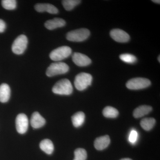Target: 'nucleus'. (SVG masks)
<instances>
[{
  "label": "nucleus",
  "instance_id": "16",
  "mask_svg": "<svg viewBox=\"0 0 160 160\" xmlns=\"http://www.w3.org/2000/svg\"><path fill=\"white\" fill-rule=\"evenodd\" d=\"M152 110V108L149 106L143 105V106H139L136 109H135L133 111V117L136 118L142 117L149 113Z\"/></svg>",
  "mask_w": 160,
  "mask_h": 160
},
{
  "label": "nucleus",
  "instance_id": "20",
  "mask_svg": "<svg viewBox=\"0 0 160 160\" xmlns=\"http://www.w3.org/2000/svg\"><path fill=\"white\" fill-rule=\"evenodd\" d=\"M103 114L104 117L107 118H116L119 114L118 110L111 106H107L103 110Z\"/></svg>",
  "mask_w": 160,
  "mask_h": 160
},
{
  "label": "nucleus",
  "instance_id": "8",
  "mask_svg": "<svg viewBox=\"0 0 160 160\" xmlns=\"http://www.w3.org/2000/svg\"><path fill=\"white\" fill-rule=\"evenodd\" d=\"M16 126L17 131L20 134H24L27 131L29 126V121L27 116L23 113L18 115L16 120Z\"/></svg>",
  "mask_w": 160,
  "mask_h": 160
},
{
  "label": "nucleus",
  "instance_id": "10",
  "mask_svg": "<svg viewBox=\"0 0 160 160\" xmlns=\"http://www.w3.org/2000/svg\"><path fill=\"white\" fill-rule=\"evenodd\" d=\"M73 62L81 67L89 66L91 63V60L87 56L79 52H75L72 56Z\"/></svg>",
  "mask_w": 160,
  "mask_h": 160
},
{
  "label": "nucleus",
  "instance_id": "22",
  "mask_svg": "<svg viewBox=\"0 0 160 160\" xmlns=\"http://www.w3.org/2000/svg\"><path fill=\"white\" fill-rule=\"evenodd\" d=\"M87 157V152L85 149L78 148L75 150L73 160H86Z\"/></svg>",
  "mask_w": 160,
  "mask_h": 160
},
{
  "label": "nucleus",
  "instance_id": "7",
  "mask_svg": "<svg viewBox=\"0 0 160 160\" xmlns=\"http://www.w3.org/2000/svg\"><path fill=\"white\" fill-rule=\"evenodd\" d=\"M28 39L24 35L18 37L13 42L12 49L13 53L17 55L22 54L27 48Z\"/></svg>",
  "mask_w": 160,
  "mask_h": 160
},
{
  "label": "nucleus",
  "instance_id": "1",
  "mask_svg": "<svg viewBox=\"0 0 160 160\" xmlns=\"http://www.w3.org/2000/svg\"><path fill=\"white\" fill-rule=\"evenodd\" d=\"M73 88L71 82L67 79H63L56 83L52 89L53 93L59 95H69L72 93Z\"/></svg>",
  "mask_w": 160,
  "mask_h": 160
},
{
  "label": "nucleus",
  "instance_id": "3",
  "mask_svg": "<svg viewBox=\"0 0 160 160\" xmlns=\"http://www.w3.org/2000/svg\"><path fill=\"white\" fill-rule=\"evenodd\" d=\"M90 34L89 29L82 28L69 32L66 35V39L71 42H83L87 39Z\"/></svg>",
  "mask_w": 160,
  "mask_h": 160
},
{
  "label": "nucleus",
  "instance_id": "15",
  "mask_svg": "<svg viewBox=\"0 0 160 160\" xmlns=\"http://www.w3.org/2000/svg\"><path fill=\"white\" fill-rule=\"evenodd\" d=\"M10 87L9 85L6 83H3L0 86V102L2 103L6 102L10 98Z\"/></svg>",
  "mask_w": 160,
  "mask_h": 160
},
{
  "label": "nucleus",
  "instance_id": "24",
  "mask_svg": "<svg viewBox=\"0 0 160 160\" xmlns=\"http://www.w3.org/2000/svg\"><path fill=\"white\" fill-rule=\"evenodd\" d=\"M2 4L3 8L7 10H13L16 8L17 2L15 0H3Z\"/></svg>",
  "mask_w": 160,
  "mask_h": 160
},
{
  "label": "nucleus",
  "instance_id": "19",
  "mask_svg": "<svg viewBox=\"0 0 160 160\" xmlns=\"http://www.w3.org/2000/svg\"><path fill=\"white\" fill-rule=\"evenodd\" d=\"M155 123V119L153 118H145L141 121L140 125L144 130L149 131L154 127Z\"/></svg>",
  "mask_w": 160,
  "mask_h": 160
},
{
  "label": "nucleus",
  "instance_id": "28",
  "mask_svg": "<svg viewBox=\"0 0 160 160\" xmlns=\"http://www.w3.org/2000/svg\"><path fill=\"white\" fill-rule=\"evenodd\" d=\"M121 160H132L130 158H126L122 159Z\"/></svg>",
  "mask_w": 160,
  "mask_h": 160
},
{
  "label": "nucleus",
  "instance_id": "2",
  "mask_svg": "<svg viewBox=\"0 0 160 160\" xmlns=\"http://www.w3.org/2000/svg\"><path fill=\"white\" fill-rule=\"evenodd\" d=\"M91 75L86 72H81L76 76L74 86L79 91H83L90 86L92 82Z\"/></svg>",
  "mask_w": 160,
  "mask_h": 160
},
{
  "label": "nucleus",
  "instance_id": "18",
  "mask_svg": "<svg viewBox=\"0 0 160 160\" xmlns=\"http://www.w3.org/2000/svg\"><path fill=\"white\" fill-rule=\"evenodd\" d=\"M85 115L82 112H78L72 117V124L75 127L82 126L84 122Z\"/></svg>",
  "mask_w": 160,
  "mask_h": 160
},
{
  "label": "nucleus",
  "instance_id": "25",
  "mask_svg": "<svg viewBox=\"0 0 160 160\" xmlns=\"http://www.w3.org/2000/svg\"><path fill=\"white\" fill-rule=\"evenodd\" d=\"M138 133L137 132L136 130H132L130 132V134L129 138V141L130 142L134 144L136 142L137 140L138 139Z\"/></svg>",
  "mask_w": 160,
  "mask_h": 160
},
{
  "label": "nucleus",
  "instance_id": "29",
  "mask_svg": "<svg viewBox=\"0 0 160 160\" xmlns=\"http://www.w3.org/2000/svg\"><path fill=\"white\" fill-rule=\"evenodd\" d=\"M160 56H159L158 58V61H159V62H160Z\"/></svg>",
  "mask_w": 160,
  "mask_h": 160
},
{
  "label": "nucleus",
  "instance_id": "23",
  "mask_svg": "<svg viewBox=\"0 0 160 160\" xmlns=\"http://www.w3.org/2000/svg\"><path fill=\"white\" fill-rule=\"evenodd\" d=\"M120 58L123 62L129 64H133L136 62L137 59L135 56L133 55L125 53V54H121L120 56Z\"/></svg>",
  "mask_w": 160,
  "mask_h": 160
},
{
  "label": "nucleus",
  "instance_id": "27",
  "mask_svg": "<svg viewBox=\"0 0 160 160\" xmlns=\"http://www.w3.org/2000/svg\"><path fill=\"white\" fill-rule=\"evenodd\" d=\"M152 2L154 3H157V4H159L160 3L159 0H154V1H152Z\"/></svg>",
  "mask_w": 160,
  "mask_h": 160
},
{
  "label": "nucleus",
  "instance_id": "5",
  "mask_svg": "<svg viewBox=\"0 0 160 160\" xmlns=\"http://www.w3.org/2000/svg\"><path fill=\"white\" fill-rule=\"evenodd\" d=\"M72 49L69 46H63L55 49L50 52L49 57L52 60L56 62L69 57L71 54Z\"/></svg>",
  "mask_w": 160,
  "mask_h": 160
},
{
  "label": "nucleus",
  "instance_id": "21",
  "mask_svg": "<svg viewBox=\"0 0 160 160\" xmlns=\"http://www.w3.org/2000/svg\"><path fill=\"white\" fill-rule=\"evenodd\" d=\"M81 2V1L79 0H64L62 1V4L66 10L70 11L79 5Z\"/></svg>",
  "mask_w": 160,
  "mask_h": 160
},
{
  "label": "nucleus",
  "instance_id": "9",
  "mask_svg": "<svg viewBox=\"0 0 160 160\" xmlns=\"http://www.w3.org/2000/svg\"><path fill=\"white\" fill-rule=\"evenodd\" d=\"M110 35L112 38L118 42H127L130 39L129 35L122 29H112L110 31Z\"/></svg>",
  "mask_w": 160,
  "mask_h": 160
},
{
  "label": "nucleus",
  "instance_id": "11",
  "mask_svg": "<svg viewBox=\"0 0 160 160\" xmlns=\"http://www.w3.org/2000/svg\"><path fill=\"white\" fill-rule=\"evenodd\" d=\"M35 9L38 12H47L51 14H57L58 10L55 6L51 4L46 3H38L35 6Z\"/></svg>",
  "mask_w": 160,
  "mask_h": 160
},
{
  "label": "nucleus",
  "instance_id": "12",
  "mask_svg": "<svg viewBox=\"0 0 160 160\" xmlns=\"http://www.w3.org/2000/svg\"><path fill=\"white\" fill-rule=\"evenodd\" d=\"M66 22L63 19L55 18L46 21L45 26L46 29L49 30H53L58 28L62 27L66 25Z\"/></svg>",
  "mask_w": 160,
  "mask_h": 160
},
{
  "label": "nucleus",
  "instance_id": "6",
  "mask_svg": "<svg viewBox=\"0 0 160 160\" xmlns=\"http://www.w3.org/2000/svg\"><path fill=\"white\" fill-rule=\"evenodd\" d=\"M151 85V82L145 78H137L128 81L126 86L128 89L132 90H138L145 89Z\"/></svg>",
  "mask_w": 160,
  "mask_h": 160
},
{
  "label": "nucleus",
  "instance_id": "14",
  "mask_svg": "<svg viewBox=\"0 0 160 160\" xmlns=\"http://www.w3.org/2000/svg\"><path fill=\"white\" fill-rule=\"evenodd\" d=\"M31 126L34 129H38L44 126L46 120L37 112L32 114L30 121Z\"/></svg>",
  "mask_w": 160,
  "mask_h": 160
},
{
  "label": "nucleus",
  "instance_id": "17",
  "mask_svg": "<svg viewBox=\"0 0 160 160\" xmlns=\"http://www.w3.org/2000/svg\"><path fill=\"white\" fill-rule=\"evenodd\" d=\"M41 149L48 154H51L54 150L53 143L49 139L43 140L40 144Z\"/></svg>",
  "mask_w": 160,
  "mask_h": 160
},
{
  "label": "nucleus",
  "instance_id": "26",
  "mask_svg": "<svg viewBox=\"0 0 160 160\" xmlns=\"http://www.w3.org/2000/svg\"><path fill=\"white\" fill-rule=\"evenodd\" d=\"M6 28V23L2 19H0V33L4 32Z\"/></svg>",
  "mask_w": 160,
  "mask_h": 160
},
{
  "label": "nucleus",
  "instance_id": "13",
  "mask_svg": "<svg viewBox=\"0 0 160 160\" xmlns=\"http://www.w3.org/2000/svg\"><path fill=\"white\" fill-rule=\"evenodd\" d=\"M110 142V138L109 136L105 135L97 138L94 141V146L97 150H102L107 148Z\"/></svg>",
  "mask_w": 160,
  "mask_h": 160
},
{
  "label": "nucleus",
  "instance_id": "4",
  "mask_svg": "<svg viewBox=\"0 0 160 160\" xmlns=\"http://www.w3.org/2000/svg\"><path fill=\"white\" fill-rule=\"evenodd\" d=\"M69 70V67L66 63L58 62L52 63L46 70L47 76L51 77L58 75L65 74Z\"/></svg>",
  "mask_w": 160,
  "mask_h": 160
}]
</instances>
